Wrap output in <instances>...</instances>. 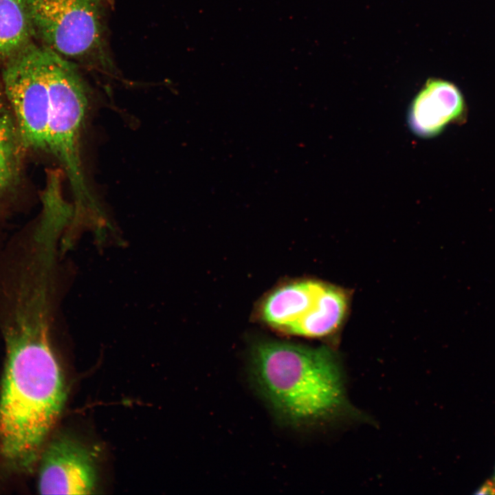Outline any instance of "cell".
Segmentation results:
<instances>
[{"label": "cell", "mask_w": 495, "mask_h": 495, "mask_svg": "<svg viewBox=\"0 0 495 495\" xmlns=\"http://www.w3.org/2000/svg\"><path fill=\"white\" fill-rule=\"evenodd\" d=\"M34 32L25 0H0V60H8L30 44Z\"/></svg>", "instance_id": "cell-10"}, {"label": "cell", "mask_w": 495, "mask_h": 495, "mask_svg": "<svg viewBox=\"0 0 495 495\" xmlns=\"http://www.w3.org/2000/svg\"><path fill=\"white\" fill-rule=\"evenodd\" d=\"M96 1L98 2V0H96ZM106 1H107V2H109V3H111V2H112L113 0H106Z\"/></svg>", "instance_id": "cell-13"}, {"label": "cell", "mask_w": 495, "mask_h": 495, "mask_svg": "<svg viewBox=\"0 0 495 495\" xmlns=\"http://www.w3.org/2000/svg\"><path fill=\"white\" fill-rule=\"evenodd\" d=\"M43 59L49 90L47 150L64 169L74 196L76 218L96 221L103 217L82 163L81 135L88 104L85 85L73 63L47 46Z\"/></svg>", "instance_id": "cell-3"}, {"label": "cell", "mask_w": 495, "mask_h": 495, "mask_svg": "<svg viewBox=\"0 0 495 495\" xmlns=\"http://www.w3.org/2000/svg\"><path fill=\"white\" fill-rule=\"evenodd\" d=\"M463 99L452 83L430 78L414 98L408 114L412 131L421 138L439 133L463 111Z\"/></svg>", "instance_id": "cell-7"}, {"label": "cell", "mask_w": 495, "mask_h": 495, "mask_svg": "<svg viewBox=\"0 0 495 495\" xmlns=\"http://www.w3.org/2000/svg\"><path fill=\"white\" fill-rule=\"evenodd\" d=\"M47 294H28L7 330L0 390V456L12 469L30 471L38 461L67 397L54 352Z\"/></svg>", "instance_id": "cell-1"}, {"label": "cell", "mask_w": 495, "mask_h": 495, "mask_svg": "<svg viewBox=\"0 0 495 495\" xmlns=\"http://www.w3.org/2000/svg\"><path fill=\"white\" fill-rule=\"evenodd\" d=\"M252 365L265 397L289 420L315 421L346 409L340 364L329 348L263 342L253 349Z\"/></svg>", "instance_id": "cell-2"}, {"label": "cell", "mask_w": 495, "mask_h": 495, "mask_svg": "<svg viewBox=\"0 0 495 495\" xmlns=\"http://www.w3.org/2000/svg\"><path fill=\"white\" fill-rule=\"evenodd\" d=\"M43 49L29 44L9 59L1 84L24 148L47 152L50 98Z\"/></svg>", "instance_id": "cell-4"}, {"label": "cell", "mask_w": 495, "mask_h": 495, "mask_svg": "<svg viewBox=\"0 0 495 495\" xmlns=\"http://www.w3.org/2000/svg\"><path fill=\"white\" fill-rule=\"evenodd\" d=\"M34 32L67 59L80 60L101 48L103 27L96 0H25Z\"/></svg>", "instance_id": "cell-5"}, {"label": "cell", "mask_w": 495, "mask_h": 495, "mask_svg": "<svg viewBox=\"0 0 495 495\" xmlns=\"http://www.w3.org/2000/svg\"><path fill=\"white\" fill-rule=\"evenodd\" d=\"M324 284L312 280L295 282L278 288L265 300L261 309L265 322L286 333L315 305Z\"/></svg>", "instance_id": "cell-8"}, {"label": "cell", "mask_w": 495, "mask_h": 495, "mask_svg": "<svg viewBox=\"0 0 495 495\" xmlns=\"http://www.w3.org/2000/svg\"><path fill=\"white\" fill-rule=\"evenodd\" d=\"M38 489L42 494H89L97 476L94 456L68 437L52 441L41 454Z\"/></svg>", "instance_id": "cell-6"}, {"label": "cell", "mask_w": 495, "mask_h": 495, "mask_svg": "<svg viewBox=\"0 0 495 495\" xmlns=\"http://www.w3.org/2000/svg\"><path fill=\"white\" fill-rule=\"evenodd\" d=\"M348 297L340 288L325 285L314 307L290 327L286 333L320 338L334 333L346 314Z\"/></svg>", "instance_id": "cell-9"}, {"label": "cell", "mask_w": 495, "mask_h": 495, "mask_svg": "<svg viewBox=\"0 0 495 495\" xmlns=\"http://www.w3.org/2000/svg\"><path fill=\"white\" fill-rule=\"evenodd\" d=\"M11 108L0 85V195L19 173L24 149Z\"/></svg>", "instance_id": "cell-11"}, {"label": "cell", "mask_w": 495, "mask_h": 495, "mask_svg": "<svg viewBox=\"0 0 495 495\" xmlns=\"http://www.w3.org/2000/svg\"><path fill=\"white\" fill-rule=\"evenodd\" d=\"M476 494H495V479H488L475 492Z\"/></svg>", "instance_id": "cell-12"}, {"label": "cell", "mask_w": 495, "mask_h": 495, "mask_svg": "<svg viewBox=\"0 0 495 495\" xmlns=\"http://www.w3.org/2000/svg\"><path fill=\"white\" fill-rule=\"evenodd\" d=\"M494 479H495V476H494Z\"/></svg>", "instance_id": "cell-14"}]
</instances>
